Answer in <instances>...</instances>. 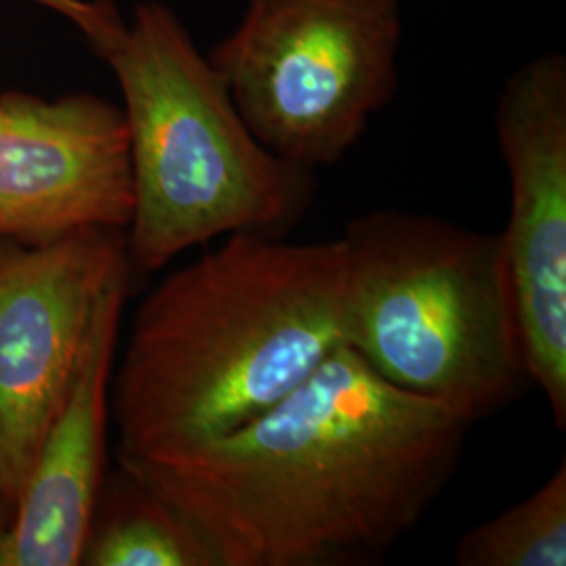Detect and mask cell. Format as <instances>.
Here are the masks:
<instances>
[{"instance_id":"cell-1","label":"cell","mask_w":566,"mask_h":566,"mask_svg":"<svg viewBox=\"0 0 566 566\" xmlns=\"http://www.w3.org/2000/svg\"><path fill=\"white\" fill-rule=\"evenodd\" d=\"M472 426L344 344L242 428L118 462L179 507L223 566H371L441 497Z\"/></svg>"},{"instance_id":"cell-2","label":"cell","mask_w":566,"mask_h":566,"mask_svg":"<svg viewBox=\"0 0 566 566\" xmlns=\"http://www.w3.org/2000/svg\"><path fill=\"white\" fill-rule=\"evenodd\" d=\"M344 243L233 233L143 301L112 376L118 460L242 428L344 346Z\"/></svg>"},{"instance_id":"cell-3","label":"cell","mask_w":566,"mask_h":566,"mask_svg":"<svg viewBox=\"0 0 566 566\" xmlns=\"http://www.w3.org/2000/svg\"><path fill=\"white\" fill-rule=\"evenodd\" d=\"M99 55L124 99L133 271H160L185 250L233 233L283 238L301 224L317 193L315 170L254 137L172 9L142 2Z\"/></svg>"},{"instance_id":"cell-4","label":"cell","mask_w":566,"mask_h":566,"mask_svg":"<svg viewBox=\"0 0 566 566\" xmlns=\"http://www.w3.org/2000/svg\"><path fill=\"white\" fill-rule=\"evenodd\" d=\"M344 344L390 385L472 424L526 386L500 233L382 208L346 224Z\"/></svg>"},{"instance_id":"cell-5","label":"cell","mask_w":566,"mask_h":566,"mask_svg":"<svg viewBox=\"0 0 566 566\" xmlns=\"http://www.w3.org/2000/svg\"><path fill=\"white\" fill-rule=\"evenodd\" d=\"M401 41V0H248L208 60L254 137L317 170L392 102Z\"/></svg>"},{"instance_id":"cell-6","label":"cell","mask_w":566,"mask_h":566,"mask_svg":"<svg viewBox=\"0 0 566 566\" xmlns=\"http://www.w3.org/2000/svg\"><path fill=\"white\" fill-rule=\"evenodd\" d=\"M126 231L88 227L53 242H0V497L18 502L60 407Z\"/></svg>"},{"instance_id":"cell-7","label":"cell","mask_w":566,"mask_h":566,"mask_svg":"<svg viewBox=\"0 0 566 566\" xmlns=\"http://www.w3.org/2000/svg\"><path fill=\"white\" fill-rule=\"evenodd\" d=\"M495 137L510 181L507 277L531 385L566 428V57L537 55L507 78Z\"/></svg>"},{"instance_id":"cell-8","label":"cell","mask_w":566,"mask_h":566,"mask_svg":"<svg viewBox=\"0 0 566 566\" xmlns=\"http://www.w3.org/2000/svg\"><path fill=\"white\" fill-rule=\"evenodd\" d=\"M133 217L128 128L93 95L0 97V242H53Z\"/></svg>"},{"instance_id":"cell-9","label":"cell","mask_w":566,"mask_h":566,"mask_svg":"<svg viewBox=\"0 0 566 566\" xmlns=\"http://www.w3.org/2000/svg\"><path fill=\"white\" fill-rule=\"evenodd\" d=\"M130 264L105 285L81 359L0 542V566L81 565L105 483L109 390Z\"/></svg>"},{"instance_id":"cell-10","label":"cell","mask_w":566,"mask_h":566,"mask_svg":"<svg viewBox=\"0 0 566 566\" xmlns=\"http://www.w3.org/2000/svg\"><path fill=\"white\" fill-rule=\"evenodd\" d=\"M91 523L81 565L223 566L217 549L179 507L120 465Z\"/></svg>"},{"instance_id":"cell-11","label":"cell","mask_w":566,"mask_h":566,"mask_svg":"<svg viewBox=\"0 0 566 566\" xmlns=\"http://www.w3.org/2000/svg\"><path fill=\"white\" fill-rule=\"evenodd\" d=\"M458 566H565L566 462L526 500L458 539Z\"/></svg>"},{"instance_id":"cell-12","label":"cell","mask_w":566,"mask_h":566,"mask_svg":"<svg viewBox=\"0 0 566 566\" xmlns=\"http://www.w3.org/2000/svg\"><path fill=\"white\" fill-rule=\"evenodd\" d=\"M60 13L81 28L97 53L114 41L124 28L120 13L109 0H32Z\"/></svg>"},{"instance_id":"cell-13","label":"cell","mask_w":566,"mask_h":566,"mask_svg":"<svg viewBox=\"0 0 566 566\" xmlns=\"http://www.w3.org/2000/svg\"><path fill=\"white\" fill-rule=\"evenodd\" d=\"M13 514H15V504L4 500V497H0V542H2L7 528H9L11 521H13Z\"/></svg>"}]
</instances>
